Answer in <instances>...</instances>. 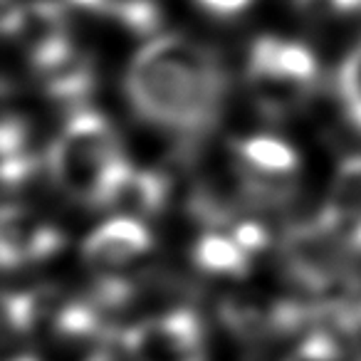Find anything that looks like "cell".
Segmentation results:
<instances>
[{"instance_id":"4fadbf2b","label":"cell","mask_w":361,"mask_h":361,"mask_svg":"<svg viewBox=\"0 0 361 361\" xmlns=\"http://www.w3.org/2000/svg\"><path fill=\"white\" fill-rule=\"evenodd\" d=\"M23 139H25V129H23L20 119L8 114L3 121V136H0V146H3V156L13 159V156H23Z\"/></svg>"},{"instance_id":"2e32d148","label":"cell","mask_w":361,"mask_h":361,"mask_svg":"<svg viewBox=\"0 0 361 361\" xmlns=\"http://www.w3.org/2000/svg\"><path fill=\"white\" fill-rule=\"evenodd\" d=\"M349 245L354 247L356 252H361V221L351 226V231H349Z\"/></svg>"},{"instance_id":"6da1fadb","label":"cell","mask_w":361,"mask_h":361,"mask_svg":"<svg viewBox=\"0 0 361 361\" xmlns=\"http://www.w3.org/2000/svg\"><path fill=\"white\" fill-rule=\"evenodd\" d=\"M126 85L141 114L183 131L206 129L223 94L221 70L211 52L176 35L154 37L134 57Z\"/></svg>"},{"instance_id":"52a82bcc","label":"cell","mask_w":361,"mask_h":361,"mask_svg":"<svg viewBox=\"0 0 361 361\" xmlns=\"http://www.w3.org/2000/svg\"><path fill=\"white\" fill-rule=\"evenodd\" d=\"M361 221V156H349L339 166L331 186L324 223L331 228L354 226Z\"/></svg>"},{"instance_id":"e0dca14e","label":"cell","mask_w":361,"mask_h":361,"mask_svg":"<svg viewBox=\"0 0 361 361\" xmlns=\"http://www.w3.org/2000/svg\"><path fill=\"white\" fill-rule=\"evenodd\" d=\"M16 361H35V359H27V356H18Z\"/></svg>"},{"instance_id":"5bb4252c","label":"cell","mask_w":361,"mask_h":361,"mask_svg":"<svg viewBox=\"0 0 361 361\" xmlns=\"http://www.w3.org/2000/svg\"><path fill=\"white\" fill-rule=\"evenodd\" d=\"M198 3H201L208 13H213V16L231 18V16H238V13L245 11L252 0H198Z\"/></svg>"},{"instance_id":"3957f363","label":"cell","mask_w":361,"mask_h":361,"mask_svg":"<svg viewBox=\"0 0 361 361\" xmlns=\"http://www.w3.org/2000/svg\"><path fill=\"white\" fill-rule=\"evenodd\" d=\"M131 361H203V331L191 312H171L124 334Z\"/></svg>"},{"instance_id":"30bf717a","label":"cell","mask_w":361,"mask_h":361,"mask_svg":"<svg viewBox=\"0 0 361 361\" xmlns=\"http://www.w3.org/2000/svg\"><path fill=\"white\" fill-rule=\"evenodd\" d=\"M339 87L346 102V111H349L356 129L361 131V47L351 52V57L341 67Z\"/></svg>"},{"instance_id":"8992f818","label":"cell","mask_w":361,"mask_h":361,"mask_svg":"<svg viewBox=\"0 0 361 361\" xmlns=\"http://www.w3.org/2000/svg\"><path fill=\"white\" fill-rule=\"evenodd\" d=\"M250 75H272L295 85L310 87L317 77V60L297 42L262 37L250 55Z\"/></svg>"},{"instance_id":"7c38bea8","label":"cell","mask_w":361,"mask_h":361,"mask_svg":"<svg viewBox=\"0 0 361 361\" xmlns=\"http://www.w3.org/2000/svg\"><path fill=\"white\" fill-rule=\"evenodd\" d=\"M233 240L250 255V252L262 250V247L267 245V231L260 226V223L247 221V223H240V226L233 231Z\"/></svg>"},{"instance_id":"ba28073f","label":"cell","mask_w":361,"mask_h":361,"mask_svg":"<svg viewBox=\"0 0 361 361\" xmlns=\"http://www.w3.org/2000/svg\"><path fill=\"white\" fill-rule=\"evenodd\" d=\"M240 156L260 176H290L300 164L295 149L275 136H250L240 144Z\"/></svg>"},{"instance_id":"8fae6325","label":"cell","mask_w":361,"mask_h":361,"mask_svg":"<svg viewBox=\"0 0 361 361\" xmlns=\"http://www.w3.org/2000/svg\"><path fill=\"white\" fill-rule=\"evenodd\" d=\"M297 11L310 20H331L336 16H346L361 8V0H295Z\"/></svg>"},{"instance_id":"7a4b0ae2","label":"cell","mask_w":361,"mask_h":361,"mask_svg":"<svg viewBox=\"0 0 361 361\" xmlns=\"http://www.w3.org/2000/svg\"><path fill=\"white\" fill-rule=\"evenodd\" d=\"M124 164L111 126L92 111L70 119L50 151V171L62 191L99 203L102 191Z\"/></svg>"},{"instance_id":"9c48e42d","label":"cell","mask_w":361,"mask_h":361,"mask_svg":"<svg viewBox=\"0 0 361 361\" xmlns=\"http://www.w3.org/2000/svg\"><path fill=\"white\" fill-rule=\"evenodd\" d=\"M196 265L213 275H243L247 270V252L233 238L208 233L196 245Z\"/></svg>"},{"instance_id":"5b68a950","label":"cell","mask_w":361,"mask_h":361,"mask_svg":"<svg viewBox=\"0 0 361 361\" xmlns=\"http://www.w3.org/2000/svg\"><path fill=\"white\" fill-rule=\"evenodd\" d=\"M151 247V235L134 218H111L85 240V257L99 270H114Z\"/></svg>"},{"instance_id":"9a60e30c","label":"cell","mask_w":361,"mask_h":361,"mask_svg":"<svg viewBox=\"0 0 361 361\" xmlns=\"http://www.w3.org/2000/svg\"><path fill=\"white\" fill-rule=\"evenodd\" d=\"M72 3L87 11H109V0H72Z\"/></svg>"},{"instance_id":"277c9868","label":"cell","mask_w":361,"mask_h":361,"mask_svg":"<svg viewBox=\"0 0 361 361\" xmlns=\"http://www.w3.org/2000/svg\"><path fill=\"white\" fill-rule=\"evenodd\" d=\"M166 198V183L154 171H134L121 164L119 171L109 178L102 191L99 203L111 211L121 213V218H146L161 208Z\"/></svg>"}]
</instances>
